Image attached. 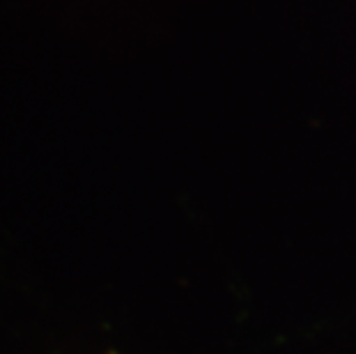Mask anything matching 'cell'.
<instances>
[{
  "instance_id": "1",
  "label": "cell",
  "mask_w": 356,
  "mask_h": 354,
  "mask_svg": "<svg viewBox=\"0 0 356 354\" xmlns=\"http://www.w3.org/2000/svg\"><path fill=\"white\" fill-rule=\"evenodd\" d=\"M108 354H118V352H108Z\"/></svg>"
}]
</instances>
